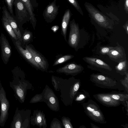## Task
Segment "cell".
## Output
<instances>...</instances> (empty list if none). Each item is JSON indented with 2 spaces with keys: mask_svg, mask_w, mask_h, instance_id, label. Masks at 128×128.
Segmentation results:
<instances>
[{
  "mask_svg": "<svg viewBox=\"0 0 128 128\" xmlns=\"http://www.w3.org/2000/svg\"><path fill=\"white\" fill-rule=\"evenodd\" d=\"M90 80L96 85L104 88H111L116 86V82L108 76L93 74L90 75Z\"/></svg>",
  "mask_w": 128,
  "mask_h": 128,
  "instance_id": "7",
  "label": "cell"
},
{
  "mask_svg": "<svg viewBox=\"0 0 128 128\" xmlns=\"http://www.w3.org/2000/svg\"><path fill=\"white\" fill-rule=\"evenodd\" d=\"M1 8V6H0V10Z\"/></svg>",
  "mask_w": 128,
  "mask_h": 128,
  "instance_id": "36",
  "label": "cell"
},
{
  "mask_svg": "<svg viewBox=\"0 0 128 128\" xmlns=\"http://www.w3.org/2000/svg\"><path fill=\"white\" fill-rule=\"evenodd\" d=\"M91 127L92 128H99V127H98L96 125H94V124H93L92 123H91Z\"/></svg>",
  "mask_w": 128,
  "mask_h": 128,
  "instance_id": "34",
  "label": "cell"
},
{
  "mask_svg": "<svg viewBox=\"0 0 128 128\" xmlns=\"http://www.w3.org/2000/svg\"><path fill=\"white\" fill-rule=\"evenodd\" d=\"M0 126L4 127L8 118L10 104L6 97V92L0 80Z\"/></svg>",
  "mask_w": 128,
  "mask_h": 128,
  "instance_id": "4",
  "label": "cell"
},
{
  "mask_svg": "<svg viewBox=\"0 0 128 128\" xmlns=\"http://www.w3.org/2000/svg\"><path fill=\"white\" fill-rule=\"evenodd\" d=\"M107 95L112 98L121 102H124L128 99V94H108Z\"/></svg>",
  "mask_w": 128,
  "mask_h": 128,
  "instance_id": "21",
  "label": "cell"
},
{
  "mask_svg": "<svg viewBox=\"0 0 128 128\" xmlns=\"http://www.w3.org/2000/svg\"><path fill=\"white\" fill-rule=\"evenodd\" d=\"M82 59L88 64L87 67L92 70L104 73L109 72L112 70L108 64L100 59L94 57L85 56Z\"/></svg>",
  "mask_w": 128,
  "mask_h": 128,
  "instance_id": "5",
  "label": "cell"
},
{
  "mask_svg": "<svg viewBox=\"0 0 128 128\" xmlns=\"http://www.w3.org/2000/svg\"><path fill=\"white\" fill-rule=\"evenodd\" d=\"M94 96L99 102L106 106L116 107L121 104L120 101L112 98L106 94H98L94 95Z\"/></svg>",
  "mask_w": 128,
  "mask_h": 128,
  "instance_id": "14",
  "label": "cell"
},
{
  "mask_svg": "<svg viewBox=\"0 0 128 128\" xmlns=\"http://www.w3.org/2000/svg\"><path fill=\"white\" fill-rule=\"evenodd\" d=\"M67 0L82 15H83V12L77 0Z\"/></svg>",
  "mask_w": 128,
  "mask_h": 128,
  "instance_id": "24",
  "label": "cell"
},
{
  "mask_svg": "<svg viewBox=\"0 0 128 128\" xmlns=\"http://www.w3.org/2000/svg\"><path fill=\"white\" fill-rule=\"evenodd\" d=\"M113 47L103 46L100 48V53L102 55H106L109 51L111 50Z\"/></svg>",
  "mask_w": 128,
  "mask_h": 128,
  "instance_id": "25",
  "label": "cell"
},
{
  "mask_svg": "<svg viewBox=\"0 0 128 128\" xmlns=\"http://www.w3.org/2000/svg\"><path fill=\"white\" fill-rule=\"evenodd\" d=\"M84 96L83 95H81L79 97V99H82V98H84Z\"/></svg>",
  "mask_w": 128,
  "mask_h": 128,
  "instance_id": "35",
  "label": "cell"
},
{
  "mask_svg": "<svg viewBox=\"0 0 128 128\" xmlns=\"http://www.w3.org/2000/svg\"><path fill=\"white\" fill-rule=\"evenodd\" d=\"M122 27L124 29L126 34H128V22L127 21L126 23L124 24Z\"/></svg>",
  "mask_w": 128,
  "mask_h": 128,
  "instance_id": "29",
  "label": "cell"
},
{
  "mask_svg": "<svg viewBox=\"0 0 128 128\" xmlns=\"http://www.w3.org/2000/svg\"><path fill=\"white\" fill-rule=\"evenodd\" d=\"M50 102L52 104H54L55 103L56 100L54 98L52 97H50Z\"/></svg>",
  "mask_w": 128,
  "mask_h": 128,
  "instance_id": "31",
  "label": "cell"
},
{
  "mask_svg": "<svg viewBox=\"0 0 128 128\" xmlns=\"http://www.w3.org/2000/svg\"><path fill=\"white\" fill-rule=\"evenodd\" d=\"M33 37V35L32 32L26 30H25L24 31L22 36V42L26 45H27L32 40Z\"/></svg>",
  "mask_w": 128,
  "mask_h": 128,
  "instance_id": "20",
  "label": "cell"
},
{
  "mask_svg": "<svg viewBox=\"0 0 128 128\" xmlns=\"http://www.w3.org/2000/svg\"><path fill=\"white\" fill-rule=\"evenodd\" d=\"M115 66L116 72L122 75H125L128 72V62L127 59L118 63Z\"/></svg>",
  "mask_w": 128,
  "mask_h": 128,
  "instance_id": "19",
  "label": "cell"
},
{
  "mask_svg": "<svg viewBox=\"0 0 128 128\" xmlns=\"http://www.w3.org/2000/svg\"><path fill=\"white\" fill-rule=\"evenodd\" d=\"M42 118L40 116H38L37 118V120L39 123L40 122L42 121Z\"/></svg>",
  "mask_w": 128,
  "mask_h": 128,
  "instance_id": "32",
  "label": "cell"
},
{
  "mask_svg": "<svg viewBox=\"0 0 128 128\" xmlns=\"http://www.w3.org/2000/svg\"><path fill=\"white\" fill-rule=\"evenodd\" d=\"M117 46L111 50L107 54L110 60L116 62H120L126 59L124 48L118 42Z\"/></svg>",
  "mask_w": 128,
  "mask_h": 128,
  "instance_id": "10",
  "label": "cell"
},
{
  "mask_svg": "<svg viewBox=\"0 0 128 128\" xmlns=\"http://www.w3.org/2000/svg\"><path fill=\"white\" fill-rule=\"evenodd\" d=\"M80 84L79 82H78L74 85L73 90L74 92H76L78 90L80 87Z\"/></svg>",
  "mask_w": 128,
  "mask_h": 128,
  "instance_id": "27",
  "label": "cell"
},
{
  "mask_svg": "<svg viewBox=\"0 0 128 128\" xmlns=\"http://www.w3.org/2000/svg\"><path fill=\"white\" fill-rule=\"evenodd\" d=\"M25 48L32 54L35 62L40 69L46 70L48 69L49 64L47 60L41 53L35 49L32 45H26Z\"/></svg>",
  "mask_w": 128,
  "mask_h": 128,
  "instance_id": "8",
  "label": "cell"
},
{
  "mask_svg": "<svg viewBox=\"0 0 128 128\" xmlns=\"http://www.w3.org/2000/svg\"><path fill=\"white\" fill-rule=\"evenodd\" d=\"M0 44L1 51V58L4 63L7 64L11 55V47L4 35L1 33L0 36Z\"/></svg>",
  "mask_w": 128,
  "mask_h": 128,
  "instance_id": "9",
  "label": "cell"
},
{
  "mask_svg": "<svg viewBox=\"0 0 128 128\" xmlns=\"http://www.w3.org/2000/svg\"><path fill=\"white\" fill-rule=\"evenodd\" d=\"M71 13L69 9L66 10L63 16L62 22L61 34L64 37L66 42V40L67 31L68 26L71 16Z\"/></svg>",
  "mask_w": 128,
  "mask_h": 128,
  "instance_id": "16",
  "label": "cell"
},
{
  "mask_svg": "<svg viewBox=\"0 0 128 128\" xmlns=\"http://www.w3.org/2000/svg\"><path fill=\"white\" fill-rule=\"evenodd\" d=\"M65 128H72V127L70 125V124H66L65 125Z\"/></svg>",
  "mask_w": 128,
  "mask_h": 128,
  "instance_id": "33",
  "label": "cell"
},
{
  "mask_svg": "<svg viewBox=\"0 0 128 128\" xmlns=\"http://www.w3.org/2000/svg\"><path fill=\"white\" fill-rule=\"evenodd\" d=\"M124 9L126 13H128V0H125L124 3Z\"/></svg>",
  "mask_w": 128,
  "mask_h": 128,
  "instance_id": "28",
  "label": "cell"
},
{
  "mask_svg": "<svg viewBox=\"0 0 128 128\" xmlns=\"http://www.w3.org/2000/svg\"><path fill=\"white\" fill-rule=\"evenodd\" d=\"M74 57V56L71 54H66L62 56L57 59L54 62L53 66L59 64L70 60Z\"/></svg>",
  "mask_w": 128,
  "mask_h": 128,
  "instance_id": "22",
  "label": "cell"
},
{
  "mask_svg": "<svg viewBox=\"0 0 128 128\" xmlns=\"http://www.w3.org/2000/svg\"><path fill=\"white\" fill-rule=\"evenodd\" d=\"M14 18L18 26H21L30 20V16L25 5L21 0H15Z\"/></svg>",
  "mask_w": 128,
  "mask_h": 128,
  "instance_id": "3",
  "label": "cell"
},
{
  "mask_svg": "<svg viewBox=\"0 0 128 128\" xmlns=\"http://www.w3.org/2000/svg\"><path fill=\"white\" fill-rule=\"evenodd\" d=\"M56 0H54L48 4L43 12V16L47 23H51L54 21L58 13L60 6L56 5Z\"/></svg>",
  "mask_w": 128,
  "mask_h": 128,
  "instance_id": "11",
  "label": "cell"
},
{
  "mask_svg": "<svg viewBox=\"0 0 128 128\" xmlns=\"http://www.w3.org/2000/svg\"><path fill=\"white\" fill-rule=\"evenodd\" d=\"M83 106L86 114L92 120L102 124L106 123L99 107L95 102L90 100Z\"/></svg>",
  "mask_w": 128,
  "mask_h": 128,
  "instance_id": "2",
  "label": "cell"
},
{
  "mask_svg": "<svg viewBox=\"0 0 128 128\" xmlns=\"http://www.w3.org/2000/svg\"><path fill=\"white\" fill-rule=\"evenodd\" d=\"M15 45L19 52L28 62L35 68L40 69L39 66L35 62L31 53L26 48L25 49L23 48L22 46L20 40L15 41Z\"/></svg>",
  "mask_w": 128,
  "mask_h": 128,
  "instance_id": "12",
  "label": "cell"
},
{
  "mask_svg": "<svg viewBox=\"0 0 128 128\" xmlns=\"http://www.w3.org/2000/svg\"><path fill=\"white\" fill-rule=\"evenodd\" d=\"M25 5L30 16V22L34 30H35L37 20L30 0H21Z\"/></svg>",
  "mask_w": 128,
  "mask_h": 128,
  "instance_id": "17",
  "label": "cell"
},
{
  "mask_svg": "<svg viewBox=\"0 0 128 128\" xmlns=\"http://www.w3.org/2000/svg\"><path fill=\"white\" fill-rule=\"evenodd\" d=\"M70 30L67 43L72 48L77 50L80 44V38L78 24L74 19L70 22Z\"/></svg>",
  "mask_w": 128,
  "mask_h": 128,
  "instance_id": "6",
  "label": "cell"
},
{
  "mask_svg": "<svg viewBox=\"0 0 128 128\" xmlns=\"http://www.w3.org/2000/svg\"><path fill=\"white\" fill-rule=\"evenodd\" d=\"M59 28V27L57 26H52L51 29L54 32H56Z\"/></svg>",
  "mask_w": 128,
  "mask_h": 128,
  "instance_id": "30",
  "label": "cell"
},
{
  "mask_svg": "<svg viewBox=\"0 0 128 128\" xmlns=\"http://www.w3.org/2000/svg\"><path fill=\"white\" fill-rule=\"evenodd\" d=\"M2 21L4 28L10 36L16 41L19 40L6 18L3 14L2 18Z\"/></svg>",
  "mask_w": 128,
  "mask_h": 128,
  "instance_id": "18",
  "label": "cell"
},
{
  "mask_svg": "<svg viewBox=\"0 0 128 128\" xmlns=\"http://www.w3.org/2000/svg\"><path fill=\"white\" fill-rule=\"evenodd\" d=\"M7 6L8 10L11 15L14 18L13 11V6L15 0H4Z\"/></svg>",
  "mask_w": 128,
  "mask_h": 128,
  "instance_id": "23",
  "label": "cell"
},
{
  "mask_svg": "<svg viewBox=\"0 0 128 128\" xmlns=\"http://www.w3.org/2000/svg\"><path fill=\"white\" fill-rule=\"evenodd\" d=\"M126 75L124 79L122 80L121 82L122 84L128 90V72H127L125 74Z\"/></svg>",
  "mask_w": 128,
  "mask_h": 128,
  "instance_id": "26",
  "label": "cell"
},
{
  "mask_svg": "<svg viewBox=\"0 0 128 128\" xmlns=\"http://www.w3.org/2000/svg\"><path fill=\"white\" fill-rule=\"evenodd\" d=\"M84 5L90 17L100 26L106 29H112L113 21L101 13L92 4L87 2Z\"/></svg>",
  "mask_w": 128,
  "mask_h": 128,
  "instance_id": "1",
  "label": "cell"
},
{
  "mask_svg": "<svg viewBox=\"0 0 128 128\" xmlns=\"http://www.w3.org/2000/svg\"><path fill=\"white\" fill-rule=\"evenodd\" d=\"M2 12L6 18L15 34L21 43L22 42V35L18 25L14 18L11 15L5 6L2 8Z\"/></svg>",
  "mask_w": 128,
  "mask_h": 128,
  "instance_id": "13",
  "label": "cell"
},
{
  "mask_svg": "<svg viewBox=\"0 0 128 128\" xmlns=\"http://www.w3.org/2000/svg\"><path fill=\"white\" fill-rule=\"evenodd\" d=\"M84 70V67L81 65L74 62L68 64L63 67L57 70V71L77 74L82 72Z\"/></svg>",
  "mask_w": 128,
  "mask_h": 128,
  "instance_id": "15",
  "label": "cell"
}]
</instances>
